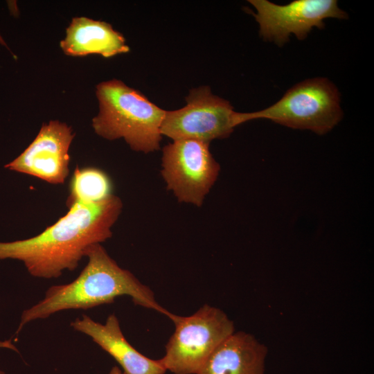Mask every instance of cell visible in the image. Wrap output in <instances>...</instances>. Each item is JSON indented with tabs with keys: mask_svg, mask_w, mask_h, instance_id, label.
I'll list each match as a JSON object with an SVG mask.
<instances>
[{
	"mask_svg": "<svg viewBox=\"0 0 374 374\" xmlns=\"http://www.w3.org/2000/svg\"><path fill=\"white\" fill-rule=\"evenodd\" d=\"M175 330L161 358L174 374H197L207 358L234 332L233 321L220 309L205 304L190 316L172 314Z\"/></svg>",
	"mask_w": 374,
	"mask_h": 374,
	"instance_id": "obj_5",
	"label": "cell"
},
{
	"mask_svg": "<svg viewBox=\"0 0 374 374\" xmlns=\"http://www.w3.org/2000/svg\"><path fill=\"white\" fill-rule=\"evenodd\" d=\"M70 325L91 337L118 362L125 374H164L167 371L160 359L145 357L127 341L114 314L108 316L104 324L83 314Z\"/></svg>",
	"mask_w": 374,
	"mask_h": 374,
	"instance_id": "obj_10",
	"label": "cell"
},
{
	"mask_svg": "<svg viewBox=\"0 0 374 374\" xmlns=\"http://www.w3.org/2000/svg\"><path fill=\"white\" fill-rule=\"evenodd\" d=\"M96 89L99 112L91 123L96 134L110 141L123 139L136 152L160 148L166 110L118 80L102 82Z\"/></svg>",
	"mask_w": 374,
	"mask_h": 374,
	"instance_id": "obj_3",
	"label": "cell"
},
{
	"mask_svg": "<svg viewBox=\"0 0 374 374\" xmlns=\"http://www.w3.org/2000/svg\"><path fill=\"white\" fill-rule=\"evenodd\" d=\"M186 105L166 111L162 136L172 141L194 139L209 143L229 136L238 125L247 122L244 113L234 111L229 101L215 96L208 86L190 90Z\"/></svg>",
	"mask_w": 374,
	"mask_h": 374,
	"instance_id": "obj_6",
	"label": "cell"
},
{
	"mask_svg": "<svg viewBox=\"0 0 374 374\" xmlns=\"http://www.w3.org/2000/svg\"><path fill=\"white\" fill-rule=\"evenodd\" d=\"M256 8L254 17L259 24L260 36L265 40L283 46L294 34L305 39L314 27L323 29L324 19L348 18L336 0H294L278 5L267 0H249Z\"/></svg>",
	"mask_w": 374,
	"mask_h": 374,
	"instance_id": "obj_8",
	"label": "cell"
},
{
	"mask_svg": "<svg viewBox=\"0 0 374 374\" xmlns=\"http://www.w3.org/2000/svg\"><path fill=\"white\" fill-rule=\"evenodd\" d=\"M68 206L64 216L39 235L0 242V260H20L35 277L58 278L64 270L76 269L91 246L112 237V228L122 211L123 203L112 195L100 202L78 201Z\"/></svg>",
	"mask_w": 374,
	"mask_h": 374,
	"instance_id": "obj_1",
	"label": "cell"
},
{
	"mask_svg": "<svg viewBox=\"0 0 374 374\" xmlns=\"http://www.w3.org/2000/svg\"><path fill=\"white\" fill-rule=\"evenodd\" d=\"M267 349L253 335L240 331L221 342L197 374H265Z\"/></svg>",
	"mask_w": 374,
	"mask_h": 374,
	"instance_id": "obj_11",
	"label": "cell"
},
{
	"mask_svg": "<svg viewBox=\"0 0 374 374\" xmlns=\"http://www.w3.org/2000/svg\"><path fill=\"white\" fill-rule=\"evenodd\" d=\"M0 374H5V373L2 370L0 369Z\"/></svg>",
	"mask_w": 374,
	"mask_h": 374,
	"instance_id": "obj_16",
	"label": "cell"
},
{
	"mask_svg": "<svg viewBox=\"0 0 374 374\" xmlns=\"http://www.w3.org/2000/svg\"><path fill=\"white\" fill-rule=\"evenodd\" d=\"M74 136L66 123L50 121L42 125L27 148L4 167L51 184H63L69 175V151Z\"/></svg>",
	"mask_w": 374,
	"mask_h": 374,
	"instance_id": "obj_9",
	"label": "cell"
},
{
	"mask_svg": "<svg viewBox=\"0 0 374 374\" xmlns=\"http://www.w3.org/2000/svg\"><path fill=\"white\" fill-rule=\"evenodd\" d=\"M88 262L69 283L50 287L39 302L24 310L17 333L24 325L67 310H87L111 304L120 296H129L135 305L154 310L169 319L172 313L156 301L154 292L130 271L123 269L101 244L87 251Z\"/></svg>",
	"mask_w": 374,
	"mask_h": 374,
	"instance_id": "obj_2",
	"label": "cell"
},
{
	"mask_svg": "<svg viewBox=\"0 0 374 374\" xmlns=\"http://www.w3.org/2000/svg\"><path fill=\"white\" fill-rule=\"evenodd\" d=\"M0 44H1L2 46H4L6 48H7L8 49H9V48L8 47L7 44L6 43L5 40L3 39L2 36L1 35V34H0Z\"/></svg>",
	"mask_w": 374,
	"mask_h": 374,
	"instance_id": "obj_15",
	"label": "cell"
},
{
	"mask_svg": "<svg viewBox=\"0 0 374 374\" xmlns=\"http://www.w3.org/2000/svg\"><path fill=\"white\" fill-rule=\"evenodd\" d=\"M209 143L194 139L173 141L163 148L161 174L179 202L201 206L220 170Z\"/></svg>",
	"mask_w": 374,
	"mask_h": 374,
	"instance_id": "obj_7",
	"label": "cell"
},
{
	"mask_svg": "<svg viewBox=\"0 0 374 374\" xmlns=\"http://www.w3.org/2000/svg\"><path fill=\"white\" fill-rule=\"evenodd\" d=\"M108 374H125L119 367L117 366H113L109 371Z\"/></svg>",
	"mask_w": 374,
	"mask_h": 374,
	"instance_id": "obj_14",
	"label": "cell"
},
{
	"mask_svg": "<svg viewBox=\"0 0 374 374\" xmlns=\"http://www.w3.org/2000/svg\"><path fill=\"white\" fill-rule=\"evenodd\" d=\"M341 96L328 78L303 80L290 88L277 102L260 111L245 113L247 121L267 119L293 129L323 135L342 119Z\"/></svg>",
	"mask_w": 374,
	"mask_h": 374,
	"instance_id": "obj_4",
	"label": "cell"
},
{
	"mask_svg": "<svg viewBox=\"0 0 374 374\" xmlns=\"http://www.w3.org/2000/svg\"><path fill=\"white\" fill-rule=\"evenodd\" d=\"M112 190L111 180L103 170L95 168H77L71 179L67 205L78 201L100 202L113 195Z\"/></svg>",
	"mask_w": 374,
	"mask_h": 374,
	"instance_id": "obj_13",
	"label": "cell"
},
{
	"mask_svg": "<svg viewBox=\"0 0 374 374\" xmlns=\"http://www.w3.org/2000/svg\"><path fill=\"white\" fill-rule=\"evenodd\" d=\"M60 45L64 54L73 57L98 54L111 57L130 51L123 35L111 24L84 17L72 19Z\"/></svg>",
	"mask_w": 374,
	"mask_h": 374,
	"instance_id": "obj_12",
	"label": "cell"
}]
</instances>
